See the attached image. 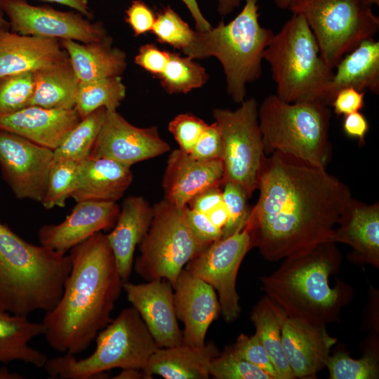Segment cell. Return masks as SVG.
Returning a JSON list of instances; mask_svg holds the SVG:
<instances>
[{"mask_svg": "<svg viewBox=\"0 0 379 379\" xmlns=\"http://www.w3.org/2000/svg\"><path fill=\"white\" fill-rule=\"evenodd\" d=\"M257 190L244 227L251 248L269 261L332 242L352 197L348 186L326 168L279 152L264 157Z\"/></svg>", "mask_w": 379, "mask_h": 379, "instance_id": "1", "label": "cell"}, {"mask_svg": "<svg viewBox=\"0 0 379 379\" xmlns=\"http://www.w3.org/2000/svg\"><path fill=\"white\" fill-rule=\"evenodd\" d=\"M72 267L62 296L42 324L48 345L62 354L86 351L111 321L123 289L106 234L98 232L69 250Z\"/></svg>", "mask_w": 379, "mask_h": 379, "instance_id": "2", "label": "cell"}, {"mask_svg": "<svg viewBox=\"0 0 379 379\" xmlns=\"http://www.w3.org/2000/svg\"><path fill=\"white\" fill-rule=\"evenodd\" d=\"M341 262L335 243H322L285 258L272 274L260 278L262 288L288 317L313 325L338 321L352 293L343 282L333 288L329 284L330 275L338 271Z\"/></svg>", "mask_w": 379, "mask_h": 379, "instance_id": "3", "label": "cell"}, {"mask_svg": "<svg viewBox=\"0 0 379 379\" xmlns=\"http://www.w3.org/2000/svg\"><path fill=\"white\" fill-rule=\"evenodd\" d=\"M71 267L69 255L31 244L0 222V310L27 317L51 310Z\"/></svg>", "mask_w": 379, "mask_h": 379, "instance_id": "4", "label": "cell"}, {"mask_svg": "<svg viewBox=\"0 0 379 379\" xmlns=\"http://www.w3.org/2000/svg\"><path fill=\"white\" fill-rule=\"evenodd\" d=\"M258 0H245L241 12L230 22L221 20L204 32L195 31L193 40L181 51L192 59L215 57L226 78L227 91L241 103L246 84L260 78L263 53L274 32L259 22Z\"/></svg>", "mask_w": 379, "mask_h": 379, "instance_id": "5", "label": "cell"}, {"mask_svg": "<svg viewBox=\"0 0 379 379\" xmlns=\"http://www.w3.org/2000/svg\"><path fill=\"white\" fill-rule=\"evenodd\" d=\"M277 86L276 95L287 102H315L331 105L333 75L320 55L305 19L293 14L274 34L263 53Z\"/></svg>", "mask_w": 379, "mask_h": 379, "instance_id": "6", "label": "cell"}, {"mask_svg": "<svg viewBox=\"0 0 379 379\" xmlns=\"http://www.w3.org/2000/svg\"><path fill=\"white\" fill-rule=\"evenodd\" d=\"M258 117L265 155L279 152L326 168L331 155L328 106L270 95L258 106Z\"/></svg>", "mask_w": 379, "mask_h": 379, "instance_id": "7", "label": "cell"}, {"mask_svg": "<svg viewBox=\"0 0 379 379\" xmlns=\"http://www.w3.org/2000/svg\"><path fill=\"white\" fill-rule=\"evenodd\" d=\"M94 352L86 358L64 354L48 359L44 368L50 378L92 379L112 368L143 371L159 348L133 307L123 309L97 335Z\"/></svg>", "mask_w": 379, "mask_h": 379, "instance_id": "8", "label": "cell"}, {"mask_svg": "<svg viewBox=\"0 0 379 379\" xmlns=\"http://www.w3.org/2000/svg\"><path fill=\"white\" fill-rule=\"evenodd\" d=\"M208 246L191 232L184 208L163 199L153 206L152 220L138 245L140 255L133 269L147 281L164 279L174 288L185 265Z\"/></svg>", "mask_w": 379, "mask_h": 379, "instance_id": "9", "label": "cell"}, {"mask_svg": "<svg viewBox=\"0 0 379 379\" xmlns=\"http://www.w3.org/2000/svg\"><path fill=\"white\" fill-rule=\"evenodd\" d=\"M288 10L305 19L321 58L333 69L379 29V18L361 0H293Z\"/></svg>", "mask_w": 379, "mask_h": 379, "instance_id": "10", "label": "cell"}, {"mask_svg": "<svg viewBox=\"0 0 379 379\" xmlns=\"http://www.w3.org/2000/svg\"><path fill=\"white\" fill-rule=\"evenodd\" d=\"M235 110H213L221 135L225 182L241 185L251 197L258 188L262 162L265 156L255 98L244 100Z\"/></svg>", "mask_w": 379, "mask_h": 379, "instance_id": "11", "label": "cell"}, {"mask_svg": "<svg viewBox=\"0 0 379 379\" xmlns=\"http://www.w3.org/2000/svg\"><path fill=\"white\" fill-rule=\"evenodd\" d=\"M0 8L13 32L58 40L91 43L109 35L101 22H93L77 11L34 6L27 0H0Z\"/></svg>", "mask_w": 379, "mask_h": 379, "instance_id": "12", "label": "cell"}, {"mask_svg": "<svg viewBox=\"0 0 379 379\" xmlns=\"http://www.w3.org/2000/svg\"><path fill=\"white\" fill-rule=\"evenodd\" d=\"M251 249L250 236L244 227L211 243L186 265L189 272L217 291L220 311L228 322L235 320L241 310L236 280L241 263Z\"/></svg>", "mask_w": 379, "mask_h": 379, "instance_id": "13", "label": "cell"}, {"mask_svg": "<svg viewBox=\"0 0 379 379\" xmlns=\"http://www.w3.org/2000/svg\"><path fill=\"white\" fill-rule=\"evenodd\" d=\"M54 161V151L0 130V168L15 197L41 204Z\"/></svg>", "mask_w": 379, "mask_h": 379, "instance_id": "14", "label": "cell"}, {"mask_svg": "<svg viewBox=\"0 0 379 379\" xmlns=\"http://www.w3.org/2000/svg\"><path fill=\"white\" fill-rule=\"evenodd\" d=\"M170 149L160 137L157 127L139 128L117 110H107L90 157L107 158L131 166L162 155Z\"/></svg>", "mask_w": 379, "mask_h": 379, "instance_id": "15", "label": "cell"}, {"mask_svg": "<svg viewBox=\"0 0 379 379\" xmlns=\"http://www.w3.org/2000/svg\"><path fill=\"white\" fill-rule=\"evenodd\" d=\"M128 300L139 313L159 347H174L182 343L176 316L173 286L166 279L144 284L124 282Z\"/></svg>", "mask_w": 379, "mask_h": 379, "instance_id": "16", "label": "cell"}, {"mask_svg": "<svg viewBox=\"0 0 379 379\" xmlns=\"http://www.w3.org/2000/svg\"><path fill=\"white\" fill-rule=\"evenodd\" d=\"M120 208L114 201L77 202L72 212L58 224L41 226L38 231L41 245L66 254L72 247L102 230L113 228Z\"/></svg>", "mask_w": 379, "mask_h": 379, "instance_id": "17", "label": "cell"}, {"mask_svg": "<svg viewBox=\"0 0 379 379\" xmlns=\"http://www.w3.org/2000/svg\"><path fill=\"white\" fill-rule=\"evenodd\" d=\"M173 289L176 316L185 326L182 344L204 347L208 327L220 312L215 289L185 268Z\"/></svg>", "mask_w": 379, "mask_h": 379, "instance_id": "18", "label": "cell"}, {"mask_svg": "<svg viewBox=\"0 0 379 379\" xmlns=\"http://www.w3.org/2000/svg\"><path fill=\"white\" fill-rule=\"evenodd\" d=\"M225 173L221 159L198 160L180 149L172 151L162 180L164 199L184 208L196 195L222 185Z\"/></svg>", "mask_w": 379, "mask_h": 379, "instance_id": "19", "label": "cell"}, {"mask_svg": "<svg viewBox=\"0 0 379 379\" xmlns=\"http://www.w3.org/2000/svg\"><path fill=\"white\" fill-rule=\"evenodd\" d=\"M336 342L325 325L287 317L282 328V347L295 378H312L326 367Z\"/></svg>", "mask_w": 379, "mask_h": 379, "instance_id": "20", "label": "cell"}, {"mask_svg": "<svg viewBox=\"0 0 379 379\" xmlns=\"http://www.w3.org/2000/svg\"><path fill=\"white\" fill-rule=\"evenodd\" d=\"M81 119L74 108L58 109L29 105L15 112L0 115V130L54 150Z\"/></svg>", "mask_w": 379, "mask_h": 379, "instance_id": "21", "label": "cell"}, {"mask_svg": "<svg viewBox=\"0 0 379 379\" xmlns=\"http://www.w3.org/2000/svg\"><path fill=\"white\" fill-rule=\"evenodd\" d=\"M332 242L349 245L352 262L379 267V203L352 197L334 230Z\"/></svg>", "mask_w": 379, "mask_h": 379, "instance_id": "22", "label": "cell"}, {"mask_svg": "<svg viewBox=\"0 0 379 379\" xmlns=\"http://www.w3.org/2000/svg\"><path fill=\"white\" fill-rule=\"evenodd\" d=\"M68 58L60 40L0 29V76L34 72Z\"/></svg>", "mask_w": 379, "mask_h": 379, "instance_id": "23", "label": "cell"}, {"mask_svg": "<svg viewBox=\"0 0 379 379\" xmlns=\"http://www.w3.org/2000/svg\"><path fill=\"white\" fill-rule=\"evenodd\" d=\"M152 216L153 206L144 197L129 196L124 200L116 223L107 234L124 282L128 281L135 248L147 234Z\"/></svg>", "mask_w": 379, "mask_h": 379, "instance_id": "24", "label": "cell"}, {"mask_svg": "<svg viewBox=\"0 0 379 379\" xmlns=\"http://www.w3.org/2000/svg\"><path fill=\"white\" fill-rule=\"evenodd\" d=\"M131 167L110 159L89 157L78 163L76 187L71 197L77 202H116L133 181Z\"/></svg>", "mask_w": 379, "mask_h": 379, "instance_id": "25", "label": "cell"}, {"mask_svg": "<svg viewBox=\"0 0 379 379\" xmlns=\"http://www.w3.org/2000/svg\"><path fill=\"white\" fill-rule=\"evenodd\" d=\"M218 354L212 343L202 347L184 344L159 347L142 371L146 378L156 374L166 379H206L210 375V363Z\"/></svg>", "mask_w": 379, "mask_h": 379, "instance_id": "26", "label": "cell"}, {"mask_svg": "<svg viewBox=\"0 0 379 379\" xmlns=\"http://www.w3.org/2000/svg\"><path fill=\"white\" fill-rule=\"evenodd\" d=\"M79 81L121 76L126 66L124 51L112 46V39L81 43L73 40H61Z\"/></svg>", "mask_w": 379, "mask_h": 379, "instance_id": "27", "label": "cell"}, {"mask_svg": "<svg viewBox=\"0 0 379 379\" xmlns=\"http://www.w3.org/2000/svg\"><path fill=\"white\" fill-rule=\"evenodd\" d=\"M330 86L331 102L338 91L353 88L379 93V42L373 38L362 41L345 54L335 67Z\"/></svg>", "mask_w": 379, "mask_h": 379, "instance_id": "28", "label": "cell"}, {"mask_svg": "<svg viewBox=\"0 0 379 379\" xmlns=\"http://www.w3.org/2000/svg\"><path fill=\"white\" fill-rule=\"evenodd\" d=\"M45 331L42 323L0 310V363L20 361L44 368L47 356L31 347L29 342Z\"/></svg>", "mask_w": 379, "mask_h": 379, "instance_id": "29", "label": "cell"}, {"mask_svg": "<svg viewBox=\"0 0 379 379\" xmlns=\"http://www.w3.org/2000/svg\"><path fill=\"white\" fill-rule=\"evenodd\" d=\"M79 80L69 58L34 72L29 105L48 109H74Z\"/></svg>", "mask_w": 379, "mask_h": 379, "instance_id": "30", "label": "cell"}, {"mask_svg": "<svg viewBox=\"0 0 379 379\" xmlns=\"http://www.w3.org/2000/svg\"><path fill=\"white\" fill-rule=\"evenodd\" d=\"M287 317L284 310L267 295L259 300L251 313L255 333L266 350L279 379L295 378L281 343L282 328Z\"/></svg>", "mask_w": 379, "mask_h": 379, "instance_id": "31", "label": "cell"}, {"mask_svg": "<svg viewBox=\"0 0 379 379\" xmlns=\"http://www.w3.org/2000/svg\"><path fill=\"white\" fill-rule=\"evenodd\" d=\"M126 91L121 76L79 81L74 109L81 119L100 107L117 110L125 98Z\"/></svg>", "mask_w": 379, "mask_h": 379, "instance_id": "32", "label": "cell"}, {"mask_svg": "<svg viewBox=\"0 0 379 379\" xmlns=\"http://www.w3.org/2000/svg\"><path fill=\"white\" fill-rule=\"evenodd\" d=\"M106 111L105 107H100L82 118L59 147L53 150L54 159L79 163L88 158L105 120Z\"/></svg>", "mask_w": 379, "mask_h": 379, "instance_id": "33", "label": "cell"}, {"mask_svg": "<svg viewBox=\"0 0 379 379\" xmlns=\"http://www.w3.org/2000/svg\"><path fill=\"white\" fill-rule=\"evenodd\" d=\"M158 78L168 93H187L204 85L208 75L204 67L193 59L170 52L168 62Z\"/></svg>", "mask_w": 379, "mask_h": 379, "instance_id": "34", "label": "cell"}, {"mask_svg": "<svg viewBox=\"0 0 379 379\" xmlns=\"http://www.w3.org/2000/svg\"><path fill=\"white\" fill-rule=\"evenodd\" d=\"M77 166L78 163L70 160L54 159L41 203L46 209L65 206L76 187Z\"/></svg>", "mask_w": 379, "mask_h": 379, "instance_id": "35", "label": "cell"}, {"mask_svg": "<svg viewBox=\"0 0 379 379\" xmlns=\"http://www.w3.org/2000/svg\"><path fill=\"white\" fill-rule=\"evenodd\" d=\"M34 91V72L0 76V115L29 106Z\"/></svg>", "mask_w": 379, "mask_h": 379, "instance_id": "36", "label": "cell"}, {"mask_svg": "<svg viewBox=\"0 0 379 379\" xmlns=\"http://www.w3.org/2000/svg\"><path fill=\"white\" fill-rule=\"evenodd\" d=\"M331 379H376L379 367L376 354L367 352L359 359L344 352L330 356L326 364Z\"/></svg>", "mask_w": 379, "mask_h": 379, "instance_id": "37", "label": "cell"}, {"mask_svg": "<svg viewBox=\"0 0 379 379\" xmlns=\"http://www.w3.org/2000/svg\"><path fill=\"white\" fill-rule=\"evenodd\" d=\"M151 32L160 43L181 51L190 45L195 33L170 6L157 13Z\"/></svg>", "mask_w": 379, "mask_h": 379, "instance_id": "38", "label": "cell"}, {"mask_svg": "<svg viewBox=\"0 0 379 379\" xmlns=\"http://www.w3.org/2000/svg\"><path fill=\"white\" fill-rule=\"evenodd\" d=\"M209 373L218 379H272L260 368L239 357L233 347L212 359Z\"/></svg>", "mask_w": 379, "mask_h": 379, "instance_id": "39", "label": "cell"}, {"mask_svg": "<svg viewBox=\"0 0 379 379\" xmlns=\"http://www.w3.org/2000/svg\"><path fill=\"white\" fill-rule=\"evenodd\" d=\"M222 198L228 213V222L222 230V238L229 237L241 230L250 213L248 196L241 185L226 181L223 183Z\"/></svg>", "mask_w": 379, "mask_h": 379, "instance_id": "40", "label": "cell"}, {"mask_svg": "<svg viewBox=\"0 0 379 379\" xmlns=\"http://www.w3.org/2000/svg\"><path fill=\"white\" fill-rule=\"evenodd\" d=\"M208 125L192 114H181L171 121L168 131L179 145V149L189 154Z\"/></svg>", "mask_w": 379, "mask_h": 379, "instance_id": "41", "label": "cell"}, {"mask_svg": "<svg viewBox=\"0 0 379 379\" xmlns=\"http://www.w3.org/2000/svg\"><path fill=\"white\" fill-rule=\"evenodd\" d=\"M233 348L239 357L260 368L272 379H279L266 350L255 333L251 336L241 333Z\"/></svg>", "mask_w": 379, "mask_h": 379, "instance_id": "42", "label": "cell"}, {"mask_svg": "<svg viewBox=\"0 0 379 379\" xmlns=\"http://www.w3.org/2000/svg\"><path fill=\"white\" fill-rule=\"evenodd\" d=\"M189 154L198 160L221 159L222 139L215 122L208 125Z\"/></svg>", "mask_w": 379, "mask_h": 379, "instance_id": "43", "label": "cell"}, {"mask_svg": "<svg viewBox=\"0 0 379 379\" xmlns=\"http://www.w3.org/2000/svg\"><path fill=\"white\" fill-rule=\"evenodd\" d=\"M184 213L191 232L200 241L209 245L222 238V230L213 224L207 214L187 206L184 207Z\"/></svg>", "mask_w": 379, "mask_h": 379, "instance_id": "44", "label": "cell"}, {"mask_svg": "<svg viewBox=\"0 0 379 379\" xmlns=\"http://www.w3.org/2000/svg\"><path fill=\"white\" fill-rule=\"evenodd\" d=\"M154 20V13L142 0L133 1L126 10L125 22L131 27L135 36L152 31Z\"/></svg>", "mask_w": 379, "mask_h": 379, "instance_id": "45", "label": "cell"}, {"mask_svg": "<svg viewBox=\"0 0 379 379\" xmlns=\"http://www.w3.org/2000/svg\"><path fill=\"white\" fill-rule=\"evenodd\" d=\"M168 51H161L155 45L147 44L140 47L134 62L136 65L158 77L164 70L168 60Z\"/></svg>", "mask_w": 379, "mask_h": 379, "instance_id": "46", "label": "cell"}, {"mask_svg": "<svg viewBox=\"0 0 379 379\" xmlns=\"http://www.w3.org/2000/svg\"><path fill=\"white\" fill-rule=\"evenodd\" d=\"M366 92L353 88H342L335 94L331 105L334 113L338 115H347L359 112L364 106Z\"/></svg>", "mask_w": 379, "mask_h": 379, "instance_id": "47", "label": "cell"}, {"mask_svg": "<svg viewBox=\"0 0 379 379\" xmlns=\"http://www.w3.org/2000/svg\"><path fill=\"white\" fill-rule=\"evenodd\" d=\"M222 202V191L220 186H216L200 192L190 200L187 206L190 208L208 214Z\"/></svg>", "mask_w": 379, "mask_h": 379, "instance_id": "48", "label": "cell"}, {"mask_svg": "<svg viewBox=\"0 0 379 379\" xmlns=\"http://www.w3.org/2000/svg\"><path fill=\"white\" fill-rule=\"evenodd\" d=\"M343 128L347 136L358 140L359 145L362 146L365 144V138L368 131L369 125L362 113L356 112L345 115Z\"/></svg>", "mask_w": 379, "mask_h": 379, "instance_id": "49", "label": "cell"}, {"mask_svg": "<svg viewBox=\"0 0 379 379\" xmlns=\"http://www.w3.org/2000/svg\"><path fill=\"white\" fill-rule=\"evenodd\" d=\"M190 12L197 28V31L204 32L210 29L212 26L203 16L197 0H182Z\"/></svg>", "mask_w": 379, "mask_h": 379, "instance_id": "50", "label": "cell"}, {"mask_svg": "<svg viewBox=\"0 0 379 379\" xmlns=\"http://www.w3.org/2000/svg\"><path fill=\"white\" fill-rule=\"evenodd\" d=\"M46 2L55 3L73 8L87 18L92 20L93 15L88 5V0H39Z\"/></svg>", "mask_w": 379, "mask_h": 379, "instance_id": "51", "label": "cell"}, {"mask_svg": "<svg viewBox=\"0 0 379 379\" xmlns=\"http://www.w3.org/2000/svg\"><path fill=\"white\" fill-rule=\"evenodd\" d=\"M207 215L213 224L222 232L229 219L228 213L224 202L211 210Z\"/></svg>", "mask_w": 379, "mask_h": 379, "instance_id": "52", "label": "cell"}, {"mask_svg": "<svg viewBox=\"0 0 379 379\" xmlns=\"http://www.w3.org/2000/svg\"><path fill=\"white\" fill-rule=\"evenodd\" d=\"M242 0H218V11L222 15L230 13Z\"/></svg>", "mask_w": 379, "mask_h": 379, "instance_id": "53", "label": "cell"}, {"mask_svg": "<svg viewBox=\"0 0 379 379\" xmlns=\"http://www.w3.org/2000/svg\"><path fill=\"white\" fill-rule=\"evenodd\" d=\"M113 378L116 379H139L146 378L145 373L140 369L137 368H125Z\"/></svg>", "mask_w": 379, "mask_h": 379, "instance_id": "54", "label": "cell"}, {"mask_svg": "<svg viewBox=\"0 0 379 379\" xmlns=\"http://www.w3.org/2000/svg\"><path fill=\"white\" fill-rule=\"evenodd\" d=\"M22 375L16 373H11L6 368H0V379H22Z\"/></svg>", "mask_w": 379, "mask_h": 379, "instance_id": "55", "label": "cell"}, {"mask_svg": "<svg viewBox=\"0 0 379 379\" xmlns=\"http://www.w3.org/2000/svg\"><path fill=\"white\" fill-rule=\"evenodd\" d=\"M0 29H10V24L0 8Z\"/></svg>", "mask_w": 379, "mask_h": 379, "instance_id": "56", "label": "cell"}, {"mask_svg": "<svg viewBox=\"0 0 379 379\" xmlns=\"http://www.w3.org/2000/svg\"><path fill=\"white\" fill-rule=\"evenodd\" d=\"M275 5L280 9H288L293 0H274Z\"/></svg>", "mask_w": 379, "mask_h": 379, "instance_id": "57", "label": "cell"}, {"mask_svg": "<svg viewBox=\"0 0 379 379\" xmlns=\"http://www.w3.org/2000/svg\"><path fill=\"white\" fill-rule=\"evenodd\" d=\"M361 3L364 6L371 8V6L373 5L378 6L379 5V0H361Z\"/></svg>", "mask_w": 379, "mask_h": 379, "instance_id": "58", "label": "cell"}]
</instances>
